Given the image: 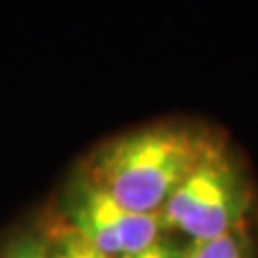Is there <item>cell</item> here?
<instances>
[{
	"label": "cell",
	"instance_id": "1",
	"mask_svg": "<svg viewBox=\"0 0 258 258\" xmlns=\"http://www.w3.org/2000/svg\"><path fill=\"white\" fill-rule=\"evenodd\" d=\"M211 147L205 134L189 127L138 129L101 147L86 181L129 211L159 213Z\"/></svg>",
	"mask_w": 258,
	"mask_h": 258
},
{
	"label": "cell",
	"instance_id": "2",
	"mask_svg": "<svg viewBox=\"0 0 258 258\" xmlns=\"http://www.w3.org/2000/svg\"><path fill=\"white\" fill-rule=\"evenodd\" d=\"M247 209L249 189L239 166L222 147L213 144L159 213L166 228L203 241L241 226Z\"/></svg>",
	"mask_w": 258,
	"mask_h": 258
},
{
	"label": "cell",
	"instance_id": "3",
	"mask_svg": "<svg viewBox=\"0 0 258 258\" xmlns=\"http://www.w3.org/2000/svg\"><path fill=\"white\" fill-rule=\"evenodd\" d=\"M185 258H252L249 235L241 224L220 237L191 241V245L185 249Z\"/></svg>",
	"mask_w": 258,
	"mask_h": 258
},
{
	"label": "cell",
	"instance_id": "4",
	"mask_svg": "<svg viewBox=\"0 0 258 258\" xmlns=\"http://www.w3.org/2000/svg\"><path fill=\"white\" fill-rule=\"evenodd\" d=\"M52 258H112L108 254L99 252L93 243L80 235L74 226L60 228L56 232V245Z\"/></svg>",
	"mask_w": 258,
	"mask_h": 258
},
{
	"label": "cell",
	"instance_id": "5",
	"mask_svg": "<svg viewBox=\"0 0 258 258\" xmlns=\"http://www.w3.org/2000/svg\"><path fill=\"white\" fill-rule=\"evenodd\" d=\"M7 258H52V256L39 239H22L9 249Z\"/></svg>",
	"mask_w": 258,
	"mask_h": 258
},
{
	"label": "cell",
	"instance_id": "6",
	"mask_svg": "<svg viewBox=\"0 0 258 258\" xmlns=\"http://www.w3.org/2000/svg\"><path fill=\"white\" fill-rule=\"evenodd\" d=\"M123 258H185V252L176 249L170 243H164V241H157L151 247L142 249V252L134 254V256H123Z\"/></svg>",
	"mask_w": 258,
	"mask_h": 258
}]
</instances>
